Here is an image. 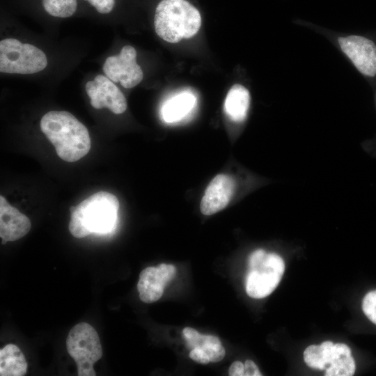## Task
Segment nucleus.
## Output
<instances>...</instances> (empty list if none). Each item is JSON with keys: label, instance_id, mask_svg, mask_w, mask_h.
I'll list each match as a JSON object with an SVG mask.
<instances>
[{"label": "nucleus", "instance_id": "2", "mask_svg": "<svg viewBox=\"0 0 376 376\" xmlns=\"http://www.w3.org/2000/svg\"><path fill=\"white\" fill-rule=\"evenodd\" d=\"M119 208L118 198L107 191L97 192L70 207L69 230L76 238H83L93 233H106L116 221Z\"/></svg>", "mask_w": 376, "mask_h": 376}, {"label": "nucleus", "instance_id": "7", "mask_svg": "<svg viewBox=\"0 0 376 376\" xmlns=\"http://www.w3.org/2000/svg\"><path fill=\"white\" fill-rule=\"evenodd\" d=\"M136 52L130 46H124L117 56L108 57L104 65L105 75L113 82H120L126 88H131L143 79L141 68L136 61Z\"/></svg>", "mask_w": 376, "mask_h": 376}, {"label": "nucleus", "instance_id": "14", "mask_svg": "<svg viewBox=\"0 0 376 376\" xmlns=\"http://www.w3.org/2000/svg\"><path fill=\"white\" fill-rule=\"evenodd\" d=\"M27 362L21 350L15 344H8L0 350V375L23 376Z\"/></svg>", "mask_w": 376, "mask_h": 376}, {"label": "nucleus", "instance_id": "17", "mask_svg": "<svg viewBox=\"0 0 376 376\" xmlns=\"http://www.w3.org/2000/svg\"><path fill=\"white\" fill-rule=\"evenodd\" d=\"M46 12L52 16L69 17L76 11L77 0H42Z\"/></svg>", "mask_w": 376, "mask_h": 376}, {"label": "nucleus", "instance_id": "12", "mask_svg": "<svg viewBox=\"0 0 376 376\" xmlns=\"http://www.w3.org/2000/svg\"><path fill=\"white\" fill-rule=\"evenodd\" d=\"M29 219L17 208L11 206L0 196V237L7 242L16 241L31 230Z\"/></svg>", "mask_w": 376, "mask_h": 376}, {"label": "nucleus", "instance_id": "24", "mask_svg": "<svg viewBox=\"0 0 376 376\" xmlns=\"http://www.w3.org/2000/svg\"><path fill=\"white\" fill-rule=\"evenodd\" d=\"M262 373L260 372L256 364L251 360H246L244 363V376H261Z\"/></svg>", "mask_w": 376, "mask_h": 376}, {"label": "nucleus", "instance_id": "10", "mask_svg": "<svg viewBox=\"0 0 376 376\" xmlns=\"http://www.w3.org/2000/svg\"><path fill=\"white\" fill-rule=\"evenodd\" d=\"M343 52L363 75H376V45L370 40L359 36H349L338 38Z\"/></svg>", "mask_w": 376, "mask_h": 376}, {"label": "nucleus", "instance_id": "15", "mask_svg": "<svg viewBox=\"0 0 376 376\" xmlns=\"http://www.w3.org/2000/svg\"><path fill=\"white\" fill-rule=\"evenodd\" d=\"M195 103L196 98L191 93H180L166 102L162 109V117L167 123L179 121L192 109Z\"/></svg>", "mask_w": 376, "mask_h": 376}, {"label": "nucleus", "instance_id": "5", "mask_svg": "<svg viewBox=\"0 0 376 376\" xmlns=\"http://www.w3.org/2000/svg\"><path fill=\"white\" fill-rule=\"evenodd\" d=\"M66 348L75 360L79 376H95L93 364L102 357V348L95 329L86 322L75 325L66 338Z\"/></svg>", "mask_w": 376, "mask_h": 376}, {"label": "nucleus", "instance_id": "13", "mask_svg": "<svg viewBox=\"0 0 376 376\" xmlns=\"http://www.w3.org/2000/svg\"><path fill=\"white\" fill-rule=\"evenodd\" d=\"M250 104L249 91L241 84L233 85L226 95L224 109L227 116L235 122L244 120Z\"/></svg>", "mask_w": 376, "mask_h": 376}, {"label": "nucleus", "instance_id": "23", "mask_svg": "<svg viewBox=\"0 0 376 376\" xmlns=\"http://www.w3.org/2000/svg\"><path fill=\"white\" fill-rule=\"evenodd\" d=\"M189 356L192 360L201 364H207L210 362L207 354L201 347L191 350Z\"/></svg>", "mask_w": 376, "mask_h": 376}, {"label": "nucleus", "instance_id": "3", "mask_svg": "<svg viewBox=\"0 0 376 376\" xmlns=\"http://www.w3.org/2000/svg\"><path fill=\"white\" fill-rule=\"evenodd\" d=\"M201 26L199 11L186 0H162L156 8L155 32L168 42L176 43L182 39L192 38Z\"/></svg>", "mask_w": 376, "mask_h": 376}, {"label": "nucleus", "instance_id": "18", "mask_svg": "<svg viewBox=\"0 0 376 376\" xmlns=\"http://www.w3.org/2000/svg\"><path fill=\"white\" fill-rule=\"evenodd\" d=\"M356 370L352 355H340L336 358L325 369L326 376H352Z\"/></svg>", "mask_w": 376, "mask_h": 376}, {"label": "nucleus", "instance_id": "22", "mask_svg": "<svg viewBox=\"0 0 376 376\" xmlns=\"http://www.w3.org/2000/svg\"><path fill=\"white\" fill-rule=\"evenodd\" d=\"M182 334L187 342L188 347L191 350L196 347V343L202 335L196 330L191 327L184 328Z\"/></svg>", "mask_w": 376, "mask_h": 376}, {"label": "nucleus", "instance_id": "11", "mask_svg": "<svg viewBox=\"0 0 376 376\" xmlns=\"http://www.w3.org/2000/svg\"><path fill=\"white\" fill-rule=\"evenodd\" d=\"M235 189L233 177L227 174L216 175L209 183L202 197L200 210L204 215H212L225 208Z\"/></svg>", "mask_w": 376, "mask_h": 376}, {"label": "nucleus", "instance_id": "19", "mask_svg": "<svg viewBox=\"0 0 376 376\" xmlns=\"http://www.w3.org/2000/svg\"><path fill=\"white\" fill-rule=\"evenodd\" d=\"M304 360L310 368L319 370H325L327 368L320 345H311L306 347L304 352Z\"/></svg>", "mask_w": 376, "mask_h": 376}, {"label": "nucleus", "instance_id": "6", "mask_svg": "<svg viewBox=\"0 0 376 376\" xmlns=\"http://www.w3.org/2000/svg\"><path fill=\"white\" fill-rule=\"evenodd\" d=\"M47 65L45 54L29 43H22L15 38L0 42V72L9 74H33Z\"/></svg>", "mask_w": 376, "mask_h": 376}, {"label": "nucleus", "instance_id": "25", "mask_svg": "<svg viewBox=\"0 0 376 376\" xmlns=\"http://www.w3.org/2000/svg\"><path fill=\"white\" fill-rule=\"evenodd\" d=\"M244 364L241 361H234L228 369V375L230 376H244Z\"/></svg>", "mask_w": 376, "mask_h": 376}, {"label": "nucleus", "instance_id": "20", "mask_svg": "<svg viewBox=\"0 0 376 376\" xmlns=\"http://www.w3.org/2000/svg\"><path fill=\"white\" fill-rule=\"evenodd\" d=\"M362 309L366 317L376 324V290L370 291L365 295Z\"/></svg>", "mask_w": 376, "mask_h": 376}, {"label": "nucleus", "instance_id": "4", "mask_svg": "<svg viewBox=\"0 0 376 376\" xmlns=\"http://www.w3.org/2000/svg\"><path fill=\"white\" fill-rule=\"evenodd\" d=\"M285 270L283 258L263 249L253 251L249 257L246 292L252 298L261 299L270 295L278 286Z\"/></svg>", "mask_w": 376, "mask_h": 376}, {"label": "nucleus", "instance_id": "1", "mask_svg": "<svg viewBox=\"0 0 376 376\" xmlns=\"http://www.w3.org/2000/svg\"><path fill=\"white\" fill-rule=\"evenodd\" d=\"M40 129L54 146L58 156L65 162H77L91 149L87 128L70 112H47L41 118Z\"/></svg>", "mask_w": 376, "mask_h": 376}, {"label": "nucleus", "instance_id": "21", "mask_svg": "<svg viewBox=\"0 0 376 376\" xmlns=\"http://www.w3.org/2000/svg\"><path fill=\"white\" fill-rule=\"evenodd\" d=\"M95 8L97 11L102 14L110 13L115 4V0H85Z\"/></svg>", "mask_w": 376, "mask_h": 376}, {"label": "nucleus", "instance_id": "8", "mask_svg": "<svg viewBox=\"0 0 376 376\" xmlns=\"http://www.w3.org/2000/svg\"><path fill=\"white\" fill-rule=\"evenodd\" d=\"M86 91L95 109L108 108L120 114L127 109V100L120 90L107 76L97 75L94 80L86 84Z\"/></svg>", "mask_w": 376, "mask_h": 376}, {"label": "nucleus", "instance_id": "16", "mask_svg": "<svg viewBox=\"0 0 376 376\" xmlns=\"http://www.w3.org/2000/svg\"><path fill=\"white\" fill-rule=\"evenodd\" d=\"M196 347H201L207 354L210 362H218L222 360L226 354L220 340L214 336L201 335Z\"/></svg>", "mask_w": 376, "mask_h": 376}, {"label": "nucleus", "instance_id": "9", "mask_svg": "<svg viewBox=\"0 0 376 376\" xmlns=\"http://www.w3.org/2000/svg\"><path fill=\"white\" fill-rule=\"evenodd\" d=\"M175 274L176 268L174 265L164 263L143 269L137 283L140 299L148 304L159 299L164 288Z\"/></svg>", "mask_w": 376, "mask_h": 376}]
</instances>
